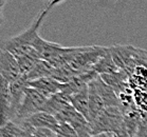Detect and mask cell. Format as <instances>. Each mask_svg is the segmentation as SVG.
Listing matches in <instances>:
<instances>
[{
  "mask_svg": "<svg viewBox=\"0 0 147 137\" xmlns=\"http://www.w3.org/2000/svg\"><path fill=\"white\" fill-rule=\"evenodd\" d=\"M48 12L49 11L45 9L37 16L33 24L29 29L24 31L22 33H20L19 35L12 37V38L7 39V40L1 41L0 42V49L10 52L12 55L15 56V58L28 56L35 58V59H40L39 53L34 49V45L39 38L38 29L41 25V22L44 21L45 17L47 16Z\"/></svg>",
  "mask_w": 147,
  "mask_h": 137,
  "instance_id": "6da1fadb",
  "label": "cell"
},
{
  "mask_svg": "<svg viewBox=\"0 0 147 137\" xmlns=\"http://www.w3.org/2000/svg\"><path fill=\"white\" fill-rule=\"evenodd\" d=\"M92 135L102 133L115 134L125 128L124 114L120 108H106L95 120L90 122Z\"/></svg>",
  "mask_w": 147,
  "mask_h": 137,
  "instance_id": "7a4b0ae2",
  "label": "cell"
},
{
  "mask_svg": "<svg viewBox=\"0 0 147 137\" xmlns=\"http://www.w3.org/2000/svg\"><path fill=\"white\" fill-rule=\"evenodd\" d=\"M47 97L44 96L38 91L28 87L26 89V93H24V99H22V102L20 106L19 112L17 114L15 122L19 124L20 121L26 119L27 117L35 113H38V112H42V109L47 102Z\"/></svg>",
  "mask_w": 147,
  "mask_h": 137,
  "instance_id": "3957f363",
  "label": "cell"
},
{
  "mask_svg": "<svg viewBox=\"0 0 147 137\" xmlns=\"http://www.w3.org/2000/svg\"><path fill=\"white\" fill-rule=\"evenodd\" d=\"M55 117L59 122L70 124L76 132L78 137H90L92 135L91 124L89 120L78 113L72 106L67 107Z\"/></svg>",
  "mask_w": 147,
  "mask_h": 137,
  "instance_id": "277c9868",
  "label": "cell"
},
{
  "mask_svg": "<svg viewBox=\"0 0 147 137\" xmlns=\"http://www.w3.org/2000/svg\"><path fill=\"white\" fill-rule=\"evenodd\" d=\"M0 74L10 84L22 77L19 64L15 56L2 49H0Z\"/></svg>",
  "mask_w": 147,
  "mask_h": 137,
  "instance_id": "5b68a950",
  "label": "cell"
},
{
  "mask_svg": "<svg viewBox=\"0 0 147 137\" xmlns=\"http://www.w3.org/2000/svg\"><path fill=\"white\" fill-rule=\"evenodd\" d=\"M29 81L24 76L18 80L10 84V95H11V120L15 121L17 114L19 112L20 106L24 99L26 89L29 87Z\"/></svg>",
  "mask_w": 147,
  "mask_h": 137,
  "instance_id": "8992f818",
  "label": "cell"
},
{
  "mask_svg": "<svg viewBox=\"0 0 147 137\" xmlns=\"http://www.w3.org/2000/svg\"><path fill=\"white\" fill-rule=\"evenodd\" d=\"M11 120L10 82L0 74V126Z\"/></svg>",
  "mask_w": 147,
  "mask_h": 137,
  "instance_id": "52a82bcc",
  "label": "cell"
},
{
  "mask_svg": "<svg viewBox=\"0 0 147 137\" xmlns=\"http://www.w3.org/2000/svg\"><path fill=\"white\" fill-rule=\"evenodd\" d=\"M24 122L30 124L35 129H49L54 132H56L57 128L59 126V121L56 119V117L48 114L46 112H38L31 116L24 119ZM21 122V121H20Z\"/></svg>",
  "mask_w": 147,
  "mask_h": 137,
  "instance_id": "ba28073f",
  "label": "cell"
},
{
  "mask_svg": "<svg viewBox=\"0 0 147 137\" xmlns=\"http://www.w3.org/2000/svg\"><path fill=\"white\" fill-rule=\"evenodd\" d=\"M28 84H29V87L32 88V89H35L47 98L60 92V82L53 79L52 77L38 78L35 80L29 81Z\"/></svg>",
  "mask_w": 147,
  "mask_h": 137,
  "instance_id": "9c48e42d",
  "label": "cell"
},
{
  "mask_svg": "<svg viewBox=\"0 0 147 137\" xmlns=\"http://www.w3.org/2000/svg\"><path fill=\"white\" fill-rule=\"evenodd\" d=\"M94 84H95V87H96L97 93L100 94V96L102 97V99H103L106 108H112V107L120 108V99H119V96L114 92L113 89L110 86H108L100 78V76H97L94 79Z\"/></svg>",
  "mask_w": 147,
  "mask_h": 137,
  "instance_id": "30bf717a",
  "label": "cell"
},
{
  "mask_svg": "<svg viewBox=\"0 0 147 137\" xmlns=\"http://www.w3.org/2000/svg\"><path fill=\"white\" fill-rule=\"evenodd\" d=\"M106 109L102 97L97 93L94 80L89 84V122L95 120Z\"/></svg>",
  "mask_w": 147,
  "mask_h": 137,
  "instance_id": "8fae6325",
  "label": "cell"
},
{
  "mask_svg": "<svg viewBox=\"0 0 147 137\" xmlns=\"http://www.w3.org/2000/svg\"><path fill=\"white\" fill-rule=\"evenodd\" d=\"M71 106L70 97L65 95L61 92L54 94L47 99V102L45 104L42 112H46L48 114H51L53 116H56L57 114L60 113L63 110H65L67 107Z\"/></svg>",
  "mask_w": 147,
  "mask_h": 137,
  "instance_id": "7c38bea8",
  "label": "cell"
},
{
  "mask_svg": "<svg viewBox=\"0 0 147 137\" xmlns=\"http://www.w3.org/2000/svg\"><path fill=\"white\" fill-rule=\"evenodd\" d=\"M71 106L89 120V86L70 98Z\"/></svg>",
  "mask_w": 147,
  "mask_h": 137,
  "instance_id": "4fadbf2b",
  "label": "cell"
},
{
  "mask_svg": "<svg viewBox=\"0 0 147 137\" xmlns=\"http://www.w3.org/2000/svg\"><path fill=\"white\" fill-rule=\"evenodd\" d=\"M92 71H94L100 76V75H104V74H112L121 71L117 67V64L114 63L112 56H111L110 54V51H109V47H108L107 53L105 54L100 60L92 67Z\"/></svg>",
  "mask_w": 147,
  "mask_h": 137,
  "instance_id": "5bb4252c",
  "label": "cell"
},
{
  "mask_svg": "<svg viewBox=\"0 0 147 137\" xmlns=\"http://www.w3.org/2000/svg\"><path fill=\"white\" fill-rule=\"evenodd\" d=\"M54 69H55V67L51 63H49L48 61L40 59V60L35 64V67H33V70L31 71L30 73L24 77L28 79V81L35 80V79H38V78H42V77H52Z\"/></svg>",
  "mask_w": 147,
  "mask_h": 137,
  "instance_id": "9a60e30c",
  "label": "cell"
},
{
  "mask_svg": "<svg viewBox=\"0 0 147 137\" xmlns=\"http://www.w3.org/2000/svg\"><path fill=\"white\" fill-rule=\"evenodd\" d=\"M129 84L132 90H141L147 92V69L138 67L129 76Z\"/></svg>",
  "mask_w": 147,
  "mask_h": 137,
  "instance_id": "2e32d148",
  "label": "cell"
},
{
  "mask_svg": "<svg viewBox=\"0 0 147 137\" xmlns=\"http://www.w3.org/2000/svg\"><path fill=\"white\" fill-rule=\"evenodd\" d=\"M16 59H17V61H18L20 72H21V75H22V76H27L28 74L33 70V67H35V64L40 60V59H35V58L28 57V56L19 57V58H16Z\"/></svg>",
  "mask_w": 147,
  "mask_h": 137,
  "instance_id": "e0dca14e",
  "label": "cell"
},
{
  "mask_svg": "<svg viewBox=\"0 0 147 137\" xmlns=\"http://www.w3.org/2000/svg\"><path fill=\"white\" fill-rule=\"evenodd\" d=\"M20 132V124L15 121H9L0 126V137H18Z\"/></svg>",
  "mask_w": 147,
  "mask_h": 137,
  "instance_id": "ac0fdd59",
  "label": "cell"
},
{
  "mask_svg": "<svg viewBox=\"0 0 147 137\" xmlns=\"http://www.w3.org/2000/svg\"><path fill=\"white\" fill-rule=\"evenodd\" d=\"M134 100L138 110L147 113V92L141 90H134Z\"/></svg>",
  "mask_w": 147,
  "mask_h": 137,
  "instance_id": "d6986e66",
  "label": "cell"
},
{
  "mask_svg": "<svg viewBox=\"0 0 147 137\" xmlns=\"http://www.w3.org/2000/svg\"><path fill=\"white\" fill-rule=\"evenodd\" d=\"M55 133L57 137H78L73 128L70 124H65V122H59V126Z\"/></svg>",
  "mask_w": 147,
  "mask_h": 137,
  "instance_id": "ffe728a7",
  "label": "cell"
},
{
  "mask_svg": "<svg viewBox=\"0 0 147 137\" xmlns=\"http://www.w3.org/2000/svg\"><path fill=\"white\" fill-rule=\"evenodd\" d=\"M136 137H147V113L142 112Z\"/></svg>",
  "mask_w": 147,
  "mask_h": 137,
  "instance_id": "44dd1931",
  "label": "cell"
},
{
  "mask_svg": "<svg viewBox=\"0 0 147 137\" xmlns=\"http://www.w3.org/2000/svg\"><path fill=\"white\" fill-rule=\"evenodd\" d=\"M19 124H20V132L18 137H34L35 128H33L30 124H26L24 121L19 122Z\"/></svg>",
  "mask_w": 147,
  "mask_h": 137,
  "instance_id": "7402d4cb",
  "label": "cell"
},
{
  "mask_svg": "<svg viewBox=\"0 0 147 137\" xmlns=\"http://www.w3.org/2000/svg\"><path fill=\"white\" fill-rule=\"evenodd\" d=\"M34 137H57L56 133L49 129H35Z\"/></svg>",
  "mask_w": 147,
  "mask_h": 137,
  "instance_id": "603a6c76",
  "label": "cell"
},
{
  "mask_svg": "<svg viewBox=\"0 0 147 137\" xmlns=\"http://www.w3.org/2000/svg\"><path fill=\"white\" fill-rule=\"evenodd\" d=\"M61 1H64V0H49V2L47 4V7H46V10L50 11L54 5H56V4L60 3Z\"/></svg>",
  "mask_w": 147,
  "mask_h": 137,
  "instance_id": "cb8c5ba5",
  "label": "cell"
},
{
  "mask_svg": "<svg viewBox=\"0 0 147 137\" xmlns=\"http://www.w3.org/2000/svg\"><path fill=\"white\" fill-rule=\"evenodd\" d=\"M113 137H130V136H129V134L127 133L126 128H124L122 131H120V132H117V133L113 134Z\"/></svg>",
  "mask_w": 147,
  "mask_h": 137,
  "instance_id": "d4e9b609",
  "label": "cell"
},
{
  "mask_svg": "<svg viewBox=\"0 0 147 137\" xmlns=\"http://www.w3.org/2000/svg\"><path fill=\"white\" fill-rule=\"evenodd\" d=\"M90 137H113L112 133H102V134H96V135H91Z\"/></svg>",
  "mask_w": 147,
  "mask_h": 137,
  "instance_id": "484cf974",
  "label": "cell"
},
{
  "mask_svg": "<svg viewBox=\"0 0 147 137\" xmlns=\"http://www.w3.org/2000/svg\"><path fill=\"white\" fill-rule=\"evenodd\" d=\"M3 23V16H2V9L0 7V25Z\"/></svg>",
  "mask_w": 147,
  "mask_h": 137,
  "instance_id": "4316f807",
  "label": "cell"
},
{
  "mask_svg": "<svg viewBox=\"0 0 147 137\" xmlns=\"http://www.w3.org/2000/svg\"><path fill=\"white\" fill-rule=\"evenodd\" d=\"M5 2H7V0H0V7H1V9H2V7L5 4Z\"/></svg>",
  "mask_w": 147,
  "mask_h": 137,
  "instance_id": "83f0119b",
  "label": "cell"
}]
</instances>
